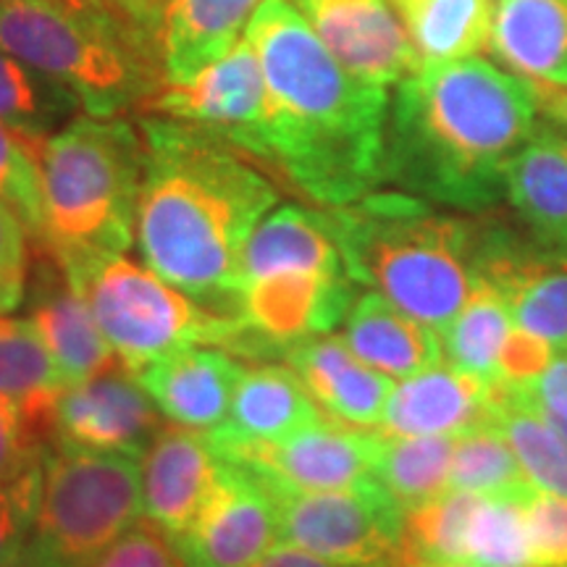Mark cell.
I'll return each instance as SVG.
<instances>
[{
  "instance_id": "1",
  "label": "cell",
  "mask_w": 567,
  "mask_h": 567,
  "mask_svg": "<svg viewBox=\"0 0 567 567\" xmlns=\"http://www.w3.org/2000/svg\"><path fill=\"white\" fill-rule=\"evenodd\" d=\"M247 40L268 87L250 161L323 208L375 193L386 182L389 90L344 69L289 0H264Z\"/></svg>"
},
{
  "instance_id": "2",
  "label": "cell",
  "mask_w": 567,
  "mask_h": 567,
  "mask_svg": "<svg viewBox=\"0 0 567 567\" xmlns=\"http://www.w3.org/2000/svg\"><path fill=\"white\" fill-rule=\"evenodd\" d=\"M134 237L145 264L218 313L237 318L239 260L279 189L203 126L145 118Z\"/></svg>"
},
{
  "instance_id": "3",
  "label": "cell",
  "mask_w": 567,
  "mask_h": 567,
  "mask_svg": "<svg viewBox=\"0 0 567 567\" xmlns=\"http://www.w3.org/2000/svg\"><path fill=\"white\" fill-rule=\"evenodd\" d=\"M538 113L536 90L494 61L421 63L389 101L386 182L452 210H492Z\"/></svg>"
},
{
  "instance_id": "4",
  "label": "cell",
  "mask_w": 567,
  "mask_h": 567,
  "mask_svg": "<svg viewBox=\"0 0 567 567\" xmlns=\"http://www.w3.org/2000/svg\"><path fill=\"white\" fill-rule=\"evenodd\" d=\"M354 284L442 331L460 313L478 274V218L442 213L410 193H371L326 208Z\"/></svg>"
},
{
  "instance_id": "5",
  "label": "cell",
  "mask_w": 567,
  "mask_h": 567,
  "mask_svg": "<svg viewBox=\"0 0 567 567\" xmlns=\"http://www.w3.org/2000/svg\"><path fill=\"white\" fill-rule=\"evenodd\" d=\"M38 172L40 250L124 252L132 245L145 172L142 132L87 113L42 142Z\"/></svg>"
},
{
  "instance_id": "6",
  "label": "cell",
  "mask_w": 567,
  "mask_h": 567,
  "mask_svg": "<svg viewBox=\"0 0 567 567\" xmlns=\"http://www.w3.org/2000/svg\"><path fill=\"white\" fill-rule=\"evenodd\" d=\"M132 24L116 13L0 0V51L66 90L90 116L113 118L166 82Z\"/></svg>"
},
{
  "instance_id": "7",
  "label": "cell",
  "mask_w": 567,
  "mask_h": 567,
  "mask_svg": "<svg viewBox=\"0 0 567 567\" xmlns=\"http://www.w3.org/2000/svg\"><path fill=\"white\" fill-rule=\"evenodd\" d=\"M53 258L87 302L116 358L134 375L184 347H226L237 331V318L208 308L124 252L92 250Z\"/></svg>"
},
{
  "instance_id": "8",
  "label": "cell",
  "mask_w": 567,
  "mask_h": 567,
  "mask_svg": "<svg viewBox=\"0 0 567 567\" xmlns=\"http://www.w3.org/2000/svg\"><path fill=\"white\" fill-rule=\"evenodd\" d=\"M142 515L137 457L53 444L21 567H87Z\"/></svg>"
},
{
  "instance_id": "9",
  "label": "cell",
  "mask_w": 567,
  "mask_h": 567,
  "mask_svg": "<svg viewBox=\"0 0 567 567\" xmlns=\"http://www.w3.org/2000/svg\"><path fill=\"white\" fill-rule=\"evenodd\" d=\"M281 542L352 567H408L405 507L379 481L344 492L274 494Z\"/></svg>"
},
{
  "instance_id": "10",
  "label": "cell",
  "mask_w": 567,
  "mask_h": 567,
  "mask_svg": "<svg viewBox=\"0 0 567 567\" xmlns=\"http://www.w3.org/2000/svg\"><path fill=\"white\" fill-rule=\"evenodd\" d=\"M347 274L284 271L245 281L237 300V331L224 350L252 363L284 360L305 339L331 334L354 302Z\"/></svg>"
},
{
  "instance_id": "11",
  "label": "cell",
  "mask_w": 567,
  "mask_h": 567,
  "mask_svg": "<svg viewBox=\"0 0 567 567\" xmlns=\"http://www.w3.org/2000/svg\"><path fill=\"white\" fill-rule=\"evenodd\" d=\"M375 442L379 431L323 417L281 442L210 444L226 463L250 471L274 494H300L344 492L373 484Z\"/></svg>"
},
{
  "instance_id": "12",
  "label": "cell",
  "mask_w": 567,
  "mask_h": 567,
  "mask_svg": "<svg viewBox=\"0 0 567 567\" xmlns=\"http://www.w3.org/2000/svg\"><path fill=\"white\" fill-rule=\"evenodd\" d=\"M145 113L203 126L250 158L266 122L268 87L258 51L239 40L224 59L187 82H163L140 103Z\"/></svg>"
},
{
  "instance_id": "13",
  "label": "cell",
  "mask_w": 567,
  "mask_h": 567,
  "mask_svg": "<svg viewBox=\"0 0 567 567\" xmlns=\"http://www.w3.org/2000/svg\"><path fill=\"white\" fill-rule=\"evenodd\" d=\"M172 542L187 567H250L281 542L276 496L250 471L224 460L200 513Z\"/></svg>"
},
{
  "instance_id": "14",
  "label": "cell",
  "mask_w": 567,
  "mask_h": 567,
  "mask_svg": "<svg viewBox=\"0 0 567 567\" xmlns=\"http://www.w3.org/2000/svg\"><path fill=\"white\" fill-rule=\"evenodd\" d=\"M163 429L161 410L137 375L118 363L66 386L55 410L53 444L140 457Z\"/></svg>"
},
{
  "instance_id": "15",
  "label": "cell",
  "mask_w": 567,
  "mask_h": 567,
  "mask_svg": "<svg viewBox=\"0 0 567 567\" xmlns=\"http://www.w3.org/2000/svg\"><path fill=\"white\" fill-rule=\"evenodd\" d=\"M337 61L360 80L394 87L421 66L392 0H289Z\"/></svg>"
},
{
  "instance_id": "16",
  "label": "cell",
  "mask_w": 567,
  "mask_h": 567,
  "mask_svg": "<svg viewBox=\"0 0 567 567\" xmlns=\"http://www.w3.org/2000/svg\"><path fill=\"white\" fill-rule=\"evenodd\" d=\"M224 471L208 434L187 425H163L140 455L142 509L166 536L187 530Z\"/></svg>"
},
{
  "instance_id": "17",
  "label": "cell",
  "mask_w": 567,
  "mask_h": 567,
  "mask_svg": "<svg viewBox=\"0 0 567 567\" xmlns=\"http://www.w3.org/2000/svg\"><path fill=\"white\" fill-rule=\"evenodd\" d=\"M381 431L394 436H465L494 429L492 381L439 363L389 394Z\"/></svg>"
},
{
  "instance_id": "18",
  "label": "cell",
  "mask_w": 567,
  "mask_h": 567,
  "mask_svg": "<svg viewBox=\"0 0 567 567\" xmlns=\"http://www.w3.org/2000/svg\"><path fill=\"white\" fill-rule=\"evenodd\" d=\"M243 373L237 354L193 344L145 365L137 381L168 421L208 434L229 415Z\"/></svg>"
},
{
  "instance_id": "19",
  "label": "cell",
  "mask_w": 567,
  "mask_h": 567,
  "mask_svg": "<svg viewBox=\"0 0 567 567\" xmlns=\"http://www.w3.org/2000/svg\"><path fill=\"white\" fill-rule=\"evenodd\" d=\"M30 323L69 386L116 368V352L92 318L87 302L71 287L59 260L45 250H40L32 284Z\"/></svg>"
},
{
  "instance_id": "20",
  "label": "cell",
  "mask_w": 567,
  "mask_h": 567,
  "mask_svg": "<svg viewBox=\"0 0 567 567\" xmlns=\"http://www.w3.org/2000/svg\"><path fill=\"white\" fill-rule=\"evenodd\" d=\"M289 363L329 417L354 429H379L392 379L365 365L342 337H310L289 350Z\"/></svg>"
},
{
  "instance_id": "21",
  "label": "cell",
  "mask_w": 567,
  "mask_h": 567,
  "mask_svg": "<svg viewBox=\"0 0 567 567\" xmlns=\"http://www.w3.org/2000/svg\"><path fill=\"white\" fill-rule=\"evenodd\" d=\"M329 417L292 365L245 368L226 421L208 431L210 442H281Z\"/></svg>"
},
{
  "instance_id": "22",
  "label": "cell",
  "mask_w": 567,
  "mask_h": 567,
  "mask_svg": "<svg viewBox=\"0 0 567 567\" xmlns=\"http://www.w3.org/2000/svg\"><path fill=\"white\" fill-rule=\"evenodd\" d=\"M488 53L530 87L567 84V0H496Z\"/></svg>"
},
{
  "instance_id": "23",
  "label": "cell",
  "mask_w": 567,
  "mask_h": 567,
  "mask_svg": "<svg viewBox=\"0 0 567 567\" xmlns=\"http://www.w3.org/2000/svg\"><path fill=\"white\" fill-rule=\"evenodd\" d=\"M505 200L538 247L567 258V134L538 126L509 163Z\"/></svg>"
},
{
  "instance_id": "24",
  "label": "cell",
  "mask_w": 567,
  "mask_h": 567,
  "mask_svg": "<svg viewBox=\"0 0 567 567\" xmlns=\"http://www.w3.org/2000/svg\"><path fill=\"white\" fill-rule=\"evenodd\" d=\"M264 0H166L158 59L166 82H187L224 59Z\"/></svg>"
},
{
  "instance_id": "25",
  "label": "cell",
  "mask_w": 567,
  "mask_h": 567,
  "mask_svg": "<svg viewBox=\"0 0 567 567\" xmlns=\"http://www.w3.org/2000/svg\"><path fill=\"white\" fill-rule=\"evenodd\" d=\"M344 342L389 379H408L444 360L442 334L434 326L417 321L373 289L354 297L344 318Z\"/></svg>"
},
{
  "instance_id": "26",
  "label": "cell",
  "mask_w": 567,
  "mask_h": 567,
  "mask_svg": "<svg viewBox=\"0 0 567 567\" xmlns=\"http://www.w3.org/2000/svg\"><path fill=\"white\" fill-rule=\"evenodd\" d=\"M284 271L347 274L329 213L287 203L255 226L239 260V287Z\"/></svg>"
},
{
  "instance_id": "27",
  "label": "cell",
  "mask_w": 567,
  "mask_h": 567,
  "mask_svg": "<svg viewBox=\"0 0 567 567\" xmlns=\"http://www.w3.org/2000/svg\"><path fill=\"white\" fill-rule=\"evenodd\" d=\"M66 386L34 326L24 318L0 313V396L13 402L27 423L51 444L55 410Z\"/></svg>"
},
{
  "instance_id": "28",
  "label": "cell",
  "mask_w": 567,
  "mask_h": 567,
  "mask_svg": "<svg viewBox=\"0 0 567 567\" xmlns=\"http://www.w3.org/2000/svg\"><path fill=\"white\" fill-rule=\"evenodd\" d=\"M492 402L494 429H499L513 446L530 486L567 496V442L542 413L534 386H515L494 379Z\"/></svg>"
},
{
  "instance_id": "29",
  "label": "cell",
  "mask_w": 567,
  "mask_h": 567,
  "mask_svg": "<svg viewBox=\"0 0 567 567\" xmlns=\"http://www.w3.org/2000/svg\"><path fill=\"white\" fill-rule=\"evenodd\" d=\"M421 63L478 55L488 48L496 0H392Z\"/></svg>"
},
{
  "instance_id": "30",
  "label": "cell",
  "mask_w": 567,
  "mask_h": 567,
  "mask_svg": "<svg viewBox=\"0 0 567 567\" xmlns=\"http://www.w3.org/2000/svg\"><path fill=\"white\" fill-rule=\"evenodd\" d=\"M513 326V310L502 289L486 279H476L460 313L439 331L446 363L494 381L499 375V352Z\"/></svg>"
},
{
  "instance_id": "31",
  "label": "cell",
  "mask_w": 567,
  "mask_h": 567,
  "mask_svg": "<svg viewBox=\"0 0 567 567\" xmlns=\"http://www.w3.org/2000/svg\"><path fill=\"white\" fill-rule=\"evenodd\" d=\"M455 436H394L379 429L373 476L402 507L450 492Z\"/></svg>"
},
{
  "instance_id": "32",
  "label": "cell",
  "mask_w": 567,
  "mask_h": 567,
  "mask_svg": "<svg viewBox=\"0 0 567 567\" xmlns=\"http://www.w3.org/2000/svg\"><path fill=\"white\" fill-rule=\"evenodd\" d=\"M450 488L517 502L534 492L528 476L517 463L513 446L507 444L499 429H481L457 436L450 467Z\"/></svg>"
},
{
  "instance_id": "33",
  "label": "cell",
  "mask_w": 567,
  "mask_h": 567,
  "mask_svg": "<svg viewBox=\"0 0 567 567\" xmlns=\"http://www.w3.org/2000/svg\"><path fill=\"white\" fill-rule=\"evenodd\" d=\"M481 496L444 492L423 505L405 509V559L408 567L465 559V538Z\"/></svg>"
},
{
  "instance_id": "34",
  "label": "cell",
  "mask_w": 567,
  "mask_h": 567,
  "mask_svg": "<svg viewBox=\"0 0 567 567\" xmlns=\"http://www.w3.org/2000/svg\"><path fill=\"white\" fill-rule=\"evenodd\" d=\"M465 559L481 567H530L523 502L481 496L465 538Z\"/></svg>"
},
{
  "instance_id": "35",
  "label": "cell",
  "mask_w": 567,
  "mask_h": 567,
  "mask_svg": "<svg viewBox=\"0 0 567 567\" xmlns=\"http://www.w3.org/2000/svg\"><path fill=\"white\" fill-rule=\"evenodd\" d=\"M61 113V103L48 101L24 63L0 51V122L21 134L40 153L48 126Z\"/></svg>"
},
{
  "instance_id": "36",
  "label": "cell",
  "mask_w": 567,
  "mask_h": 567,
  "mask_svg": "<svg viewBox=\"0 0 567 567\" xmlns=\"http://www.w3.org/2000/svg\"><path fill=\"white\" fill-rule=\"evenodd\" d=\"M0 203L17 213L30 237H40L42 195L38 151L3 122H0Z\"/></svg>"
},
{
  "instance_id": "37",
  "label": "cell",
  "mask_w": 567,
  "mask_h": 567,
  "mask_svg": "<svg viewBox=\"0 0 567 567\" xmlns=\"http://www.w3.org/2000/svg\"><path fill=\"white\" fill-rule=\"evenodd\" d=\"M42 467L0 484V567H21L40 507Z\"/></svg>"
},
{
  "instance_id": "38",
  "label": "cell",
  "mask_w": 567,
  "mask_h": 567,
  "mask_svg": "<svg viewBox=\"0 0 567 567\" xmlns=\"http://www.w3.org/2000/svg\"><path fill=\"white\" fill-rule=\"evenodd\" d=\"M530 538V567H567V496L534 488L523 499Z\"/></svg>"
},
{
  "instance_id": "39",
  "label": "cell",
  "mask_w": 567,
  "mask_h": 567,
  "mask_svg": "<svg viewBox=\"0 0 567 567\" xmlns=\"http://www.w3.org/2000/svg\"><path fill=\"white\" fill-rule=\"evenodd\" d=\"M51 446L27 423L24 413L13 402L0 396V484L38 471Z\"/></svg>"
},
{
  "instance_id": "40",
  "label": "cell",
  "mask_w": 567,
  "mask_h": 567,
  "mask_svg": "<svg viewBox=\"0 0 567 567\" xmlns=\"http://www.w3.org/2000/svg\"><path fill=\"white\" fill-rule=\"evenodd\" d=\"M87 567H187L172 536L153 523H137Z\"/></svg>"
},
{
  "instance_id": "41",
  "label": "cell",
  "mask_w": 567,
  "mask_h": 567,
  "mask_svg": "<svg viewBox=\"0 0 567 567\" xmlns=\"http://www.w3.org/2000/svg\"><path fill=\"white\" fill-rule=\"evenodd\" d=\"M27 226L9 205L0 203V313L19 308L30 279V245Z\"/></svg>"
},
{
  "instance_id": "42",
  "label": "cell",
  "mask_w": 567,
  "mask_h": 567,
  "mask_svg": "<svg viewBox=\"0 0 567 567\" xmlns=\"http://www.w3.org/2000/svg\"><path fill=\"white\" fill-rule=\"evenodd\" d=\"M557 352L559 350H555L547 339L513 326L499 352V375L496 379L515 386H536V381L547 373Z\"/></svg>"
},
{
  "instance_id": "43",
  "label": "cell",
  "mask_w": 567,
  "mask_h": 567,
  "mask_svg": "<svg viewBox=\"0 0 567 567\" xmlns=\"http://www.w3.org/2000/svg\"><path fill=\"white\" fill-rule=\"evenodd\" d=\"M534 392L542 413L567 442V354H555L547 373L536 381Z\"/></svg>"
},
{
  "instance_id": "44",
  "label": "cell",
  "mask_w": 567,
  "mask_h": 567,
  "mask_svg": "<svg viewBox=\"0 0 567 567\" xmlns=\"http://www.w3.org/2000/svg\"><path fill=\"white\" fill-rule=\"evenodd\" d=\"M250 567H352V565H339L331 559H323L310 551L297 549L292 544H276L271 551H266L258 563Z\"/></svg>"
},
{
  "instance_id": "45",
  "label": "cell",
  "mask_w": 567,
  "mask_h": 567,
  "mask_svg": "<svg viewBox=\"0 0 567 567\" xmlns=\"http://www.w3.org/2000/svg\"><path fill=\"white\" fill-rule=\"evenodd\" d=\"M536 95L544 116L567 130V84L565 87H538Z\"/></svg>"
},
{
  "instance_id": "46",
  "label": "cell",
  "mask_w": 567,
  "mask_h": 567,
  "mask_svg": "<svg viewBox=\"0 0 567 567\" xmlns=\"http://www.w3.org/2000/svg\"><path fill=\"white\" fill-rule=\"evenodd\" d=\"M34 3H48L74 13H116L111 0H34Z\"/></svg>"
},
{
  "instance_id": "47",
  "label": "cell",
  "mask_w": 567,
  "mask_h": 567,
  "mask_svg": "<svg viewBox=\"0 0 567 567\" xmlns=\"http://www.w3.org/2000/svg\"><path fill=\"white\" fill-rule=\"evenodd\" d=\"M429 567H481V565L467 563V559H457V563H436V565H429Z\"/></svg>"
},
{
  "instance_id": "48",
  "label": "cell",
  "mask_w": 567,
  "mask_h": 567,
  "mask_svg": "<svg viewBox=\"0 0 567 567\" xmlns=\"http://www.w3.org/2000/svg\"><path fill=\"white\" fill-rule=\"evenodd\" d=\"M122 3L126 6V9H134V11H142V9H137V0H122Z\"/></svg>"
},
{
  "instance_id": "49",
  "label": "cell",
  "mask_w": 567,
  "mask_h": 567,
  "mask_svg": "<svg viewBox=\"0 0 567 567\" xmlns=\"http://www.w3.org/2000/svg\"><path fill=\"white\" fill-rule=\"evenodd\" d=\"M111 3H113V6H116V0H111ZM118 3H122V0H118ZM122 6H124V3H122ZM124 9H126V6H124Z\"/></svg>"
}]
</instances>
